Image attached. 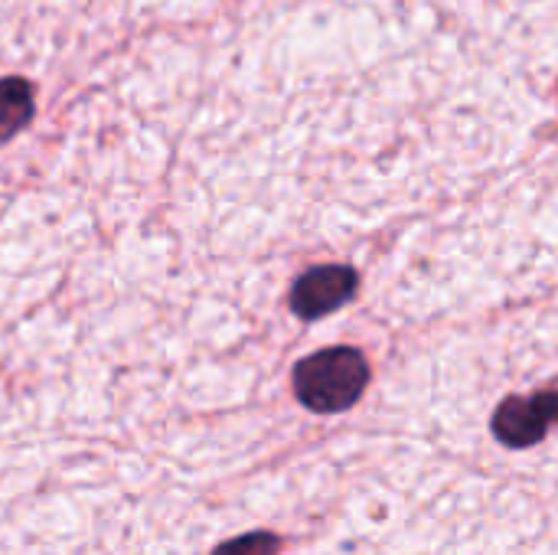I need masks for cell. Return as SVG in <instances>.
Segmentation results:
<instances>
[{"label":"cell","mask_w":558,"mask_h":555,"mask_svg":"<svg viewBox=\"0 0 558 555\" xmlns=\"http://www.w3.org/2000/svg\"><path fill=\"white\" fill-rule=\"evenodd\" d=\"M369 383V366L360 350L333 347L320 350L298 363L294 370V393L298 399L320 415H333L350 409Z\"/></svg>","instance_id":"6da1fadb"},{"label":"cell","mask_w":558,"mask_h":555,"mask_svg":"<svg viewBox=\"0 0 558 555\" xmlns=\"http://www.w3.org/2000/svg\"><path fill=\"white\" fill-rule=\"evenodd\" d=\"M558 425V393H539L533 399L510 396L494 415V435L507 448H530Z\"/></svg>","instance_id":"7a4b0ae2"},{"label":"cell","mask_w":558,"mask_h":555,"mask_svg":"<svg viewBox=\"0 0 558 555\" xmlns=\"http://www.w3.org/2000/svg\"><path fill=\"white\" fill-rule=\"evenodd\" d=\"M356 272L347 265H320L298 278L291 291V311L304 321H317L337 307H343L356 294Z\"/></svg>","instance_id":"3957f363"},{"label":"cell","mask_w":558,"mask_h":555,"mask_svg":"<svg viewBox=\"0 0 558 555\" xmlns=\"http://www.w3.org/2000/svg\"><path fill=\"white\" fill-rule=\"evenodd\" d=\"M33 118V88L23 79H0V141H10Z\"/></svg>","instance_id":"277c9868"},{"label":"cell","mask_w":558,"mask_h":555,"mask_svg":"<svg viewBox=\"0 0 558 555\" xmlns=\"http://www.w3.org/2000/svg\"><path fill=\"white\" fill-rule=\"evenodd\" d=\"M281 543L278 536L271 533H248V536H239L226 546H219L213 555H278Z\"/></svg>","instance_id":"5b68a950"}]
</instances>
